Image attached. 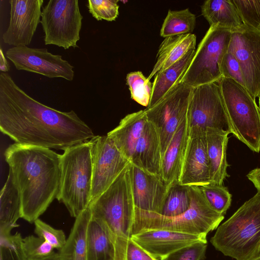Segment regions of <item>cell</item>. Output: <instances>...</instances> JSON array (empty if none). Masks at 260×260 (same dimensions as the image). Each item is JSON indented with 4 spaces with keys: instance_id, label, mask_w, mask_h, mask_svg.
I'll use <instances>...</instances> for the list:
<instances>
[{
    "instance_id": "6da1fadb",
    "label": "cell",
    "mask_w": 260,
    "mask_h": 260,
    "mask_svg": "<svg viewBox=\"0 0 260 260\" xmlns=\"http://www.w3.org/2000/svg\"><path fill=\"white\" fill-rule=\"evenodd\" d=\"M0 129L16 143L63 151L95 136L74 111L40 103L4 72L0 74Z\"/></svg>"
},
{
    "instance_id": "7a4b0ae2",
    "label": "cell",
    "mask_w": 260,
    "mask_h": 260,
    "mask_svg": "<svg viewBox=\"0 0 260 260\" xmlns=\"http://www.w3.org/2000/svg\"><path fill=\"white\" fill-rule=\"evenodd\" d=\"M4 155L20 196L21 218L34 222L58 196L60 154L51 149L15 143Z\"/></svg>"
},
{
    "instance_id": "3957f363",
    "label": "cell",
    "mask_w": 260,
    "mask_h": 260,
    "mask_svg": "<svg viewBox=\"0 0 260 260\" xmlns=\"http://www.w3.org/2000/svg\"><path fill=\"white\" fill-rule=\"evenodd\" d=\"M131 164L111 186L90 204L92 217L100 224L112 243L114 260H126L127 246L132 235L135 206Z\"/></svg>"
},
{
    "instance_id": "277c9868",
    "label": "cell",
    "mask_w": 260,
    "mask_h": 260,
    "mask_svg": "<svg viewBox=\"0 0 260 260\" xmlns=\"http://www.w3.org/2000/svg\"><path fill=\"white\" fill-rule=\"evenodd\" d=\"M210 242L236 260H249L260 254L259 191L218 226Z\"/></svg>"
},
{
    "instance_id": "5b68a950",
    "label": "cell",
    "mask_w": 260,
    "mask_h": 260,
    "mask_svg": "<svg viewBox=\"0 0 260 260\" xmlns=\"http://www.w3.org/2000/svg\"><path fill=\"white\" fill-rule=\"evenodd\" d=\"M190 193L188 209L177 216L166 217L135 208L132 235L143 230L158 229L207 236L217 229L224 215L209 206L198 186H190Z\"/></svg>"
},
{
    "instance_id": "8992f818",
    "label": "cell",
    "mask_w": 260,
    "mask_h": 260,
    "mask_svg": "<svg viewBox=\"0 0 260 260\" xmlns=\"http://www.w3.org/2000/svg\"><path fill=\"white\" fill-rule=\"evenodd\" d=\"M60 184L57 199L77 217L91 203L92 162L88 141L73 146L60 155Z\"/></svg>"
},
{
    "instance_id": "52a82bcc",
    "label": "cell",
    "mask_w": 260,
    "mask_h": 260,
    "mask_svg": "<svg viewBox=\"0 0 260 260\" xmlns=\"http://www.w3.org/2000/svg\"><path fill=\"white\" fill-rule=\"evenodd\" d=\"M220 87L228 131L251 150L260 152V110L255 98L243 86L222 77Z\"/></svg>"
},
{
    "instance_id": "ba28073f",
    "label": "cell",
    "mask_w": 260,
    "mask_h": 260,
    "mask_svg": "<svg viewBox=\"0 0 260 260\" xmlns=\"http://www.w3.org/2000/svg\"><path fill=\"white\" fill-rule=\"evenodd\" d=\"M231 35L230 29L210 26L180 83L196 87L219 81L222 78L221 61L228 51Z\"/></svg>"
},
{
    "instance_id": "9c48e42d",
    "label": "cell",
    "mask_w": 260,
    "mask_h": 260,
    "mask_svg": "<svg viewBox=\"0 0 260 260\" xmlns=\"http://www.w3.org/2000/svg\"><path fill=\"white\" fill-rule=\"evenodd\" d=\"M82 19L78 0L49 1L42 8L41 20L45 45L78 47Z\"/></svg>"
},
{
    "instance_id": "30bf717a",
    "label": "cell",
    "mask_w": 260,
    "mask_h": 260,
    "mask_svg": "<svg viewBox=\"0 0 260 260\" xmlns=\"http://www.w3.org/2000/svg\"><path fill=\"white\" fill-rule=\"evenodd\" d=\"M193 88L180 83L155 105L144 109L158 132L162 159L178 126L187 118Z\"/></svg>"
},
{
    "instance_id": "8fae6325",
    "label": "cell",
    "mask_w": 260,
    "mask_h": 260,
    "mask_svg": "<svg viewBox=\"0 0 260 260\" xmlns=\"http://www.w3.org/2000/svg\"><path fill=\"white\" fill-rule=\"evenodd\" d=\"M92 162L91 202L105 192L131 163L106 136L89 141Z\"/></svg>"
},
{
    "instance_id": "7c38bea8",
    "label": "cell",
    "mask_w": 260,
    "mask_h": 260,
    "mask_svg": "<svg viewBox=\"0 0 260 260\" xmlns=\"http://www.w3.org/2000/svg\"><path fill=\"white\" fill-rule=\"evenodd\" d=\"M238 60L245 88L254 98L260 95V28L243 24L232 30L228 51Z\"/></svg>"
},
{
    "instance_id": "4fadbf2b",
    "label": "cell",
    "mask_w": 260,
    "mask_h": 260,
    "mask_svg": "<svg viewBox=\"0 0 260 260\" xmlns=\"http://www.w3.org/2000/svg\"><path fill=\"white\" fill-rule=\"evenodd\" d=\"M187 119L189 127L228 130L225 109L218 82L193 87Z\"/></svg>"
},
{
    "instance_id": "5bb4252c",
    "label": "cell",
    "mask_w": 260,
    "mask_h": 260,
    "mask_svg": "<svg viewBox=\"0 0 260 260\" xmlns=\"http://www.w3.org/2000/svg\"><path fill=\"white\" fill-rule=\"evenodd\" d=\"M6 57L18 70L42 75L49 78H62L72 81L74 67L59 55L53 54L46 48L12 47L6 52Z\"/></svg>"
},
{
    "instance_id": "9a60e30c",
    "label": "cell",
    "mask_w": 260,
    "mask_h": 260,
    "mask_svg": "<svg viewBox=\"0 0 260 260\" xmlns=\"http://www.w3.org/2000/svg\"><path fill=\"white\" fill-rule=\"evenodd\" d=\"M10 21L3 42L14 47L29 45L41 23L43 0H10Z\"/></svg>"
},
{
    "instance_id": "2e32d148",
    "label": "cell",
    "mask_w": 260,
    "mask_h": 260,
    "mask_svg": "<svg viewBox=\"0 0 260 260\" xmlns=\"http://www.w3.org/2000/svg\"><path fill=\"white\" fill-rule=\"evenodd\" d=\"M179 183L188 186L210 184L206 129L189 127V137Z\"/></svg>"
},
{
    "instance_id": "e0dca14e",
    "label": "cell",
    "mask_w": 260,
    "mask_h": 260,
    "mask_svg": "<svg viewBox=\"0 0 260 260\" xmlns=\"http://www.w3.org/2000/svg\"><path fill=\"white\" fill-rule=\"evenodd\" d=\"M131 239L156 260H163L186 246L207 243V236L152 229L132 235Z\"/></svg>"
},
{
    "instance_id": "ac0fdd59",
    "label": "cell",
    "mask_w": 260,
    "mask_h": 260,
    "mask_svg": "<svg viewBox=\"0 0 260 260\" xmlns=\"http://www.w3.org/2000/svg\"><path fill=\"white\" fill-rule=\"evenodd\" d=\"M131 178L135 208L160 214L169 188L161 178L132 163Z\"/></svg>"
},
{
    "instance_id": "d6986e66",
    "label": "cell",
    "mask_w": 260,
    "mask_h": 260,
    "mask_svg": "<svg viewBox=\"0 0 260 260\" xmlns=\"http://www.w3.org/2000/svg\"><path fill=\"white\" fill-rule=\"evenodd\" d=\"M189 137L186 118L178 126L162 157L160 178L168 187L179 183Z\"/></svg>"
},
{
    "instance_id": "ffe728a7",
    "label": "cell",
    "mask_w": 260,
    "mask_h": 260,
    "mask_svg": "<svg viewBox=\"0 0 260 260\" xmlns=\"http://www.w3.org/2000/svg\"><path fill=\"white\" fill-rule=\"evenodd\" d=\"M147 121L144 110L128 114L107 135L131 162L137 142Z\"/></svg>"
},
{
    "instance_id": "44dd1931",
    "label": "cell",
    "mask_w": 260,
    "mask_h": 260,
    "mask_svg": "<svg viewBox=\"0 0 260 260\" xmlns=\"http://www.w3.org/2000/svg\"><path fill=\"white\" fill-rule=\"evenodd\" d=\"M161 162L159 135L155 126L148 121L136 145L131 163L160 177Z\"/></svg>"
},
{
    "instance_id": "7402d4cb",
    "label": "cell",
    "mask_w": 260,
    "mask_h": 260,
    "mask_svg": "<svg viewBox=\"0 0 260 260\" xmlns=\"http://www.w3.org/2000/svg\"><path fill=\"white\" fill-rule=\"evenodd\" d=\"M230 132L215 128L206 129L207 149L210 169V184L222 185L229 175L226 149Z\"/></svg>"
},
{
    "instance_id": "603a6c76",
    "label": "cell",
    "mask_w": 260,
    "mask_h": 260,
    "mask_svg": "<svg viewBox=\"0 0 260 260\" xmlns=\"http://www.w3.org/2000/svg\"><path fill=\"white\" fill-rule=\"evenodd\" d=\"M196 36L193 34L165 38L159 47L156 62L148 80L179 61L190 50L196 48Z\"/></svg>"
},
{
    "instance_id": "cb8c5ba5",
    "label": "cell",
    "mask_w": 260,
    "mask_h": 260,
    "mask_svg": "<svg viewBox=\"0 0 260 260\" xmlns=\"http://www.w3.org/2000/svg\"><path fill=\"white\" fill-rule=\"evenodd\" d=\"M92 216L89 205L75 218L66 244L59 251L60 260H87V232Z\"/></svg>"
},
{
    "instance_id": "d4e9b609",
    "label": "cell",
    "mask_w": 260,
    "mask_h": 260,
    "mask_svg": "<svg viewBox=\"0 0 260 260\" xmlns=\"http://www.w3.org/2000/svg\"><path fill=\"white\" fill-rule=\"evenodd\" d=\"M195 49L190 50L179 61L155 75L149 108L160 101L178 85L188 69L195 53Z\"/></svg>"
},
{
    "instance_id": "484cf974",
    "label": "cell",
    "mask_w": 260,
    "mask_h": 260,
    "mask_svg": "<svg viewBox=\"0 0 260 260\" xmlns=\"http://www.w3.org/2000/svg\"><path fill=\"white\" fill-rule=\"evenodd\" d=\"M20 218H21V200L9 172L1 191L0 234H11V231L19 226L17 221Z\"/></svg>"
},
{
    "instance_id": "4316f807",
    "label": "cell",
    "mask_w": 260,
    "mask_h": 260,
    "mask_svg": "<svg viewBox=\"0 0 260 260\" xmlns=\"http://www.w3.org/2000/svg\"><path fill=\"white\" fill-rule=\"evenodd\" d=\"M202 14L210 26L234 30L243 24L232 0H207L201 6Z\"/></svg>"
},
{
    "instance_id": "83f0119b",
    "label": "cell",
    "mask_w": 260,
    "mask_h": 260,
    "mask_svg": "<svg viewBox=\"0 0 260 260\" xmlns=\"http://www.w3.org/2000/svg\"><path fill=\"white\" fill-rule=\"evenodd\" d=\"M87 260H114L112 243L100 224L92 216L87 232Z\"/></svg>"
},
{
    "instance_id": "f1b7e54d",
    "label": "cell",
    "mask_w": 260,
    "mask_h": 260,
    "mask_svg": "<svg viewBox=\"0 0 260 260\" xmlns=\"http://www.w3.org/2000/svg\"><path fill=\"white\" fill-rule=\"evenodd\" d=\"M196 23V15L186 8L169 10L162 24L160 35L163 38L192 34Z\"/></svg>"
},
{
    "instance_id": "f546056e",
    "label": "cell",
    "mask_w": 260,
    "mask_h": 260,
    "mask_svg": "<svg viewBox=\"0 0 260 260\" xmlns=\"http://www.w3.org/2000/svg\"><path fill=\"white\" fill-rule=\"evenodd\" d=\"M190 204V186L175 183L169 187L159 214L170 217L179 216L188 209Z\"/></svg>"
},
{
    "instance_id": "4dcf8cb0",
    "label": "cell",
    "mask_w": 260,
    "mask_h": 260,
    "mask_svg": "<svg viewBox=\"0 0 260 260\" xmlns=\"http://www.w3.org/2000/svg\"><path fill=\"white\" fill-rule=\"evenodd\" d=\"M126 80L131 92V98L147 108L151 97L152 83L141 71L127 74Z\"/></svg>"
},
{
    "instance_id": "1f68e13d",
    "label": "cell",
    "mask_w": 260,
    "mask_h": 260,
    "mask_svg": "<svg viewBox=\"0 0 260 260\" xmlns=\"http://www.w3.org/2000/svg\"><path fill=\"white\" fill-rule=\"evenodd\" d=\"M209 206L216 212L224 215L231 206L232 194L222 185L209 184L198 186Z\"/></svg>"
},
{
    "instance_id": "d6a6232c",
    "label": "cell",
    "mask_w": 260,
    "mask_h": 260,
    "mask_svg": "<svg viewBox=\"0 0 260 260\" xmlns=\"http://www.w3.org/2000/svg\"><path fill=\"white\" fill-rule=\"evenodd\" d=\"M19 233L14 235L0 234V260H27L22 248Z\"/></svg>"
},
{
    "instance_id": "836d02e7",
    "label": "cell",
    "mask_w": 260,
    "mask_h": 260,
    "mask_svg": "<svg viewBox=\"0 0 260 260\" xmlns=\"http://www.w3.org/2000/svg\"><path fill=\"white\" fill-rule=\"evenodd\" d=\"M22 248L27 260L43 259L55 252L49 243L38 236L29 235L23 238Z\"/></svg>"
},
{
    "instance_id": "e575fe53",
    "label": "cell",
    "mask_w": 260,
    "mask_h": 260,
    "mask_svg": "<svg viewBox=\"0 0 260 260\" xmlns=\"http://www.w3.org/2000/svg\"><path fill=\"white\" fill-rule=\"evenodd\" d=\"M245 25L260 28V1L232 0Z\"/></svg>"
},
{
    "instance_id": "d590c367",
    "label": "cell",
    "mask_w": 260,
    "mask_h": 260,
    "mask_svg": "<svg viewBox=\"0 0 260 260\" xmlns=\"http://www.w3.org/2000/svg\"><path fill=\"white\" fill-rule=\"evenodd\" d=\"M118 2L116 0H89L87 7L89 13L96 20L112 21L118 16Z\"/></svg>"
},
{
    "instance_id": "8d00e7d4",
    "label": "cell",
    "mask_w": 260,
    "mask_h": 260,
    "mask_svg": "<svg viewBox=\"0 0 260 260\" xmlns=\"http://www.w3.org/2000/svg\"><path fill=\"white\" fill-rule=\"evenodd\" d=\"M35 233L49 243L54 249L60 250L66 244L67 239L63 231L56 229L40 219L34 221Z\"/></svg>"
},
{
    "instance_id": "74e56055",
    "label": "cell",
    "mask_w": 260,
    "mask_h": 260,
    "mask_svg": "<svg viewBox=\"0 0 260 260\" xmlns=\"http://www.w3.org/2000/svg\"><path fill=\"white\" fill-rule=\"evenodd\" d=\"M221 72L222 77L232 79L245 87L240 63L234 55L229 51L223 57Z\"/></svg>"
},
{
    "instance_id": "f35d334b",
    "label": "cell",
    "mask_w": 260,
    "mask_h": 260,
    "mask_svg": "<svg viewBox=\"0 0 260 260\" xmlns=\"http://www.w3.org/2000/svg\"><path fill=\"white\" fill-rule=\"evenodd\" d=\"M207 243L199 242L181 248L163 260H203Z\"/></svg>"
},
{
    "instance_id": "ab89813d",
    "label": "cell",
    "mask_w": 260,
    "mask_h": 260,
    "mask_svg": "<svg viewBox=\"0 0 260 260\" xmlns=\"http://www.w3.org/2000/svg\"><path fill=\"white\" fill-rule=\"evenodd\" d=\"M126 260H156L130 239L128 242Z\"/></svg>"
},
{
    "instance_id": "60d3db41",
    "label": "cell",
    "mask_w": 260,
    "mask_h": 260,
    "mask_svg": "<svg viewBox=\"0 0 260 260\" xmlns=\"http://www.w3.org/2000/svg\"><path fill=\"white\" fill-rule=\"evenodd\" d=\"M247 177L253 183L257 191L260 192V168L250 171L247 175Z\"/></svg>"
},
{
    "instance_id": "b9f144b4",
    "label": "cell",
    "mask_w": 260,
    "mask_h": 260,
    "mask_svg": "<svg viewBox=\"0 0 260 260\" xmlns=\"http://www.w3.org/2000/svg\"><path fill=\"white\" fill-rule=\"evenodd\" d=\"M10 67L9 63L6 59L4 54L3 53L2 49L1 48V63H0V70L2 72L6 73L9 71Z\"/></svg>"
},
{
    "instance_id": "7bdbcfd3",
    "label": "cell",
    "mask_w": 260,
    "mask_h": 260,
    "mask_svg": "<svg viewBox=\"0 0 260 260\" xmlns=\"http://www.w3.org/2000/svg\"><path fill=\"white\" fill-rule=\"evenodd\" d=\"M39 260H60L58 252H55L52 255Z\"/></svg>"
},
{
    "instance_id": "ee69618b",
    "label": "cell",
    "mask_w": 260,
    "mask_h": 260,
    "mask_svg": "<svg viewBox=\"0 0 260 260\" xmlns=\"http://www.w3.org/2000/svg\"><path fill=\"white\" fill-rule=\"evenodd\" d=\"M249 260H260V254L257 256H255Z\"/></svg>"
},
{
    "instance_id": "f6af8a7d",
    "label": "cell",
    "mask_w": 260,
    "mask_h": 260,
    "mask_svg": "<svg viewBox=\"0 0 260 260\" xmlns=\"http://www.w3.org/2000/svg\"><path fill=\"white\" fill-rule=\"evenodd\" d=\"M258 98V104H259L258 107H259V108L260 110V95Z\"/></svg>"
}]
</instances>
